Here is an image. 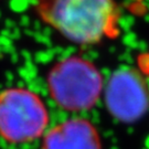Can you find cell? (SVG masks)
I'll return each instance as SVG.
<instances>
[{
  "label": "cell",
  "mask_w": 149,
  "mask_h": 149,
  "mask_svg": "<svg viewBox=\"0 0 149 149\" xmlns=\"http://www.w3.org/2000/svg\"><path fill=\"white\" fill-rule=\"evenodd\" d=\"M53 102L66 112L80 113L95 106L104 93V77L92 61L72 55L58 61L47 75Z\"/></svg>",
  "instance_id": "7a4b0ae2"
},
{
  "label": "cell",
  "mask_w": 149,
  "mask_h": 149,
  "mask_svg": "<svg viewBox=\"0 0 149 149\" xmlns=\"http://www.w3.org/2000/svg\"><path fill=\"white\" fill-rule=\"evenodd\" d=\"M42 149H103L96 126L84 117H72L44 134Z\"/></svg>",
  "instance_id": "5b68a950"
},
{
  "label": "cell",
  "mask_w": 149,
  "mask_h": 149,
  "mask_svg": "<svg viewBox=\"0 0 149 149\" xmlns=\"http://www.w3.org/2000/svg\"><path fill=\"white\" fill-rule=\"evenodd\" d=\"M50 122L48 107L34 91L16 86L0 91V138L26 144L41 138Z\"/></svg>",
  "instance_id": "3957f363"
},
{
  "label": "cell",
  "mask_w": 149,
  "mask_h": 149,
  "mask_svg": "<svg viewBox=\"0 0 149 149\" xmlns=\"http://www.w3.org/2000/svg\"><path fill=\"white\" fill-rule=\"evenodd\" d=\"M103 94L108 112L118 122H136L149 109L147 82L135 69L126 68L114 72Z\"/></svg>",
  "instance_id": "277c9868"
},
{
  "label": "cell",
  "mask_w": 149,
  "mask_h": 149,
  "mask_svg": "<svg viewBox=\"0 0 149 149\" xmlns=\"http://www.w3.org/2000/svg\"><path fill=\"white\" fill-rule=\"evenodd\" d=\"M39 19L70 42L95 45L119 34L116 0H34Z\"/></svg>",
  "instance_id": "6da1fadb"
}]
</instances>
